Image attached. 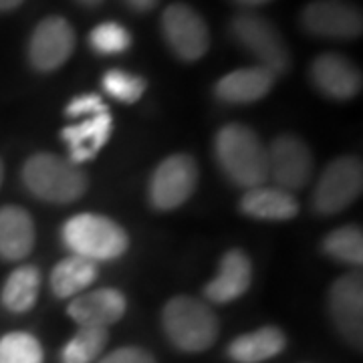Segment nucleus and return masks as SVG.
Segmentation results:
<instances>
[{"label": "nucleus", "instance_id": "obj_26", "mask_svg": "<svg viewBox=\"0 0 363 363\" xmlns=\"http://www.w3.org/2000/svg\"><path fill=\"white\" fill-rule=\"evenodd\" d=\"M89 45L99 55H119L131 47V35L117 23H101L91 30Z\"/></svg>", "mask_w": 363, "mask_h": 363}, {"label": "nucleus", "instance_id": "obj_10", "mask_svg": "<svg viewBox=\"0 0 363 363\" xmlns=\"http://www.w3.org/2000/svg\"><path fill=\"white\" fill-rule=\"evenodd\" d=\"M162 33L172 51L182 61H198L210 47L206 21L188 4H169L162 16Z\"/></svg>", "mask_w": 363, "mask_h": 363}, {"label": "nucleus", "instance_id": "obj_34", "mask_svg": "<svg viewBox=\"0 0 363 363\" xmlns=\"http://www.w3.org/2000/svg\"><path fill=\"white\" fill-rule=\"evenodd\" d=\"M2 178H4V168H2V162H0V186H2Z\"/></svg>", "mask_w": 363, "mask_h": 363}, {"label": "nucleus", "instance_id": "obj_27", "mask_svg": "<svg viewBox=\"0 0 363 363\" xmlns=\"http://www.w3.org/2000/svg\"><path fill=\"white\" fill-rule=\"evenodd\" d=\"M104 85L105 93L109 97H113L121 104H135L145 91V81L138 75H131L128 71H121V69H111L104 75Z\"/></svg>", "mask_w": 363, "mask_h": 363}, {"label": "nucleus", "instance_id": "obj_6", "mask_svg": "<svg viewBox=\"0 0 363 363\" xmlns=\"http://www.w3.org/2000/svg\"><path fill=\"white\" fill-rule=\"evenodd\" d=\"M363 188V166L357 157L333 160L315 186L313 208L317 214L333 216L351 206Z\"/></svg>", "mask_w": 363, "mask_h": 363}, {"label": "nucleus", "instance_id": "obj_18", "mask_svg": "<svg viewBox=\"0 0 363 363\" xmlns=\"http://www.w3.org/2000/svg\"><path fill=\"white\" fill-rule=\"evenodd\" d=\"M35 247V222L25 208H0V259L23 260Z\"/></svg>", "mask_w": 363, "mask_h": 363}, {"label": "nucleus", "instance_id": "obj_33", "mask_svg": "<svg viewBox=\"0 0 363 363\" xmlns=\"http://www.w3.org/2000/svg\"><path fill=\"white\" fill-rule=\"evenodd\" d=\"M77 2H81V4L87 6V9H95V6L104 4V0H77Z\"/></svg>", "mask_w": 363, "mask_h": 363}, {"label": "nucleus", "instance_id": "obj_31", "mask_svg": "<svg viewBox=\"0 0 363 363\" xmlns=\"http://www.w3.org/2000/svg\"><path fill=\"white\" fill-rule=\"evenodd\" d=\"M233 2L245 6V9H257V6H262V4H269L272 0H233Z\"/></svg>", "mask_w": 363, "mask_h": 363}, {"label": "nucleus", "instance_id": "obj_25", "mask_svg": "<svg viewBox=\"0 0 363 363\" xmlns=\"http://www.w3.org/2000/svg\"><path fill=\"white\" fill-rule=\"evenodd\" d=\"M0 363H43L39 339L25 331H14L0 339Z\"/></svg>", "mask_w": 363, "mask_h": 363}, {"label": "nucleus", "instance_id": "obj_23", "mask_svg": "<svg viewBox=\"0 0 363 363\" xmlns=\"http://www.w3.org/2000/svg\"><path fill=\"white\" fill-rule=\"evenodd\" d=\"M109 333L104 327H79L77 335L61 351V363L95 362L107 345Z\"/></svg>", "mask_w": 363, "mask_h": 363}, {"label": "nucleus", "instance_id": "obj_16", "mask_svg": "<svg viewBox=\"0 0 363 363\" xmlns=\"http://www.w3.org/2000/svg\"><path fill=\"white\" fill-rule=\"evenodd\" d=\"M274 85V75L267 71L264 67H247V69H236L233 73L224 75L216 83L214 93L216 97L230 105L255 104L269 95V91Z\"/></svg>", "mask_w": 363, "mask_h": 363}, {"label": "nucleus", "instance_id": "obj_17", "mask_svg": "<svg viewBox=\"0 0 363 363\" xmlns=\"http://www.w3.org/2000/svg\"><path fill=\"white\" fill-rule=\"evenodd\" d=\"M111 128H113V119L109 116V111H104L61 131L63 142L69 145L71 162L83 164L97 156L109 140Z\"/></svg>", "mask_w": 363, "mask_h": 363}, {"label": "nucleus", "instance_id": "obj_5", "mask_svg": "<svg viewBox=\"0 0 363 363\" xmlns=\"http://www.w3.org/2000/svg\"><path fill=\"white\" fill-rule=\"evenodd\" d=\"M230 35L242 49H247L259 61L260 67L271 71L274 77L283 75L291 65V55L285 39L267 16L252 11L234 14L230 21Z\"/></svg>", "mask_w": 363, "mask_h": 363}, {"label": "nucleus", "instance_id": "obj_12", "mask_svg": "<svg viewBox=\"0 0 363 363\" xmlns=\"http://www.w3.org/2000/svg\"><path fill=\"white\" fill-rule=\"evenodd\" d=\"M329 311L337 331L351 345L362 347L363 339V279L345 274L329 291Z\"/></svg>", "mask_w": 363, "mask_h": 363}, {"label": "nucleus", "instance_id": "obj_1", "mask_svg": "<svg viewBox=\"0 0 363 363\" xmlns=\"http://www.w3.org/2000/svg\"><path fill=\"white\" fill-rule=\"evenodd\" d=\"M214 156L226 178L240 188L250 190L267 182V147L247 125H224L214 138Z\"/></svg>", "mask_w": 363, "mask_h": 363}, {"label": "nucleus", "instance_id": "obj_21", "mask_svg": "<svg viewBox=\"0 0 363 363\" xmlns=\"http://www.w3.org/2000/svg\"><path fill=\"white\" fill-rule=\"evenodd\" d=\"M40 289V272L33 264H23L14 269L2 286L0 301L11 313L30 311L37 303Z\"/></svg>", "mask_w": 363, "mask_h": 363}, {"label": "nucleus", "instance_id": "obj_32", "mask_svg": "<svg viewBox=\"0 0 363 363\" xmlns=\"http://www.w3.org/2000/svg\"><path fill=\"white\" fill-rule=\"evenodd\" d=\"M25 0H0V13H6V11H14L16 6H21Z\"/></svg>", "mask_w": 363, "mask_h": 363}, {"label": "nucleus", "instance_id": "obj_8", "mask_svg": "<svg viewBox=\"0 0 363 363\" xmlns=\"http://www.w3.org/2000/svg\"><path fill=\"white\" fill-rule=\"evenodd\" d=\"M196 184H198V166L194 157H190L188 154L169 156L157 166L150 180V188H147L150 204L160 212L174 210L192 196Z\"/></svg>", "mask_w": 363, "mask_h": 363}, {"label": "nucleus", "instance_id": "obj_19", "mask_svg": "<svg viewBox=\"0 0 363 363\" xmlns=\"http://www.w3.org/2000/svg\"><path fill=\"white\" fill-rule=\"evenodd\" d=\"M240 210L257 220H291L298 214V202L281 188L259 186L245 192Z\"/></svg>", "mask_w": 363, "mask_h": 363}, {"label": "nucleus", "instance_id": "obj_13", "mask_svg": "<svg viewBox=\"0 0 363 363\" xmlns=\"http://www.w3.org/2000/svg\"><path fill=\"white\" fill-rule=\"evenodd\" d=\"M311 81L323 95L339 101L351 99L362 91V71L337 52H323L313 61Z\"/></svg>", "mask_w": 363, "mask_h": 363}, {"label": "nucleus", "instance_id": "obj_7", "mask_svg": "<svg viewBox=\"0 0 363 363\" xmlns=\"http://www.w3.org/2000/svg\"><path fill=\"white\" fill-rule=\"evenodd\" d=\"M311 172V150L297 135L283 133L267 147V180L274 182V188L293 194L307 186Z\"/></svg>", "mask_w": 363, "mask_h": 363}, {"label": "nucleus", "instance_id": "obj_2", "mask_svg": "<svg viewBox=\"0 0 363 363\" xmlns=\"http://www.w3.org/2000/svg\"><path fill=\"white\" fill-rule=\"evenodd\" d=\"M26 190L39 200L52 204L75 202L87 190L85 172L71 160L55 154H35L23 166Z\"/></svg>", "mask_w": 363, "mask_h": 363}, {"label": "nucleus", "instance_id": "obj_11", "mask_svg": "<svg viewBox=\"0 0 363 363\" xmlns=\"http://www.w3.org/2000/svg\"><path fill=\"white\" fill-rule=\"evenodd\" d=\"M75 30L63 16H47L28 40V61L40 73L57 71L75 51Z\"/></svg>", "mask_w": 363, "mask_h": 363}, {"label": "nucleus", "instance_id": "obj_20", "mask_svg": "<svg viewBox=\"0 0 363 363\" xmlns=\"http://www.w3.org/2000/svg\"><path fill=\"white\" fill-rule=\"evenodd\" d=\"M285 347L286 337L279 327H260L234 339L228 345V357L234 363H260L277 357Z\"/></svg>", "mask_w": 363, "mask_h": 363}, {"label": "nucleus", "instance_id": "obj_14", "mask_svg": "<svg viewBox=\"0 0 363 363\" xmlns=\"http://www.w3.org/2000/svg\"><path fill=\"white\" fill-rule=\"evenodd\" d=\"M128 309V301L117 289H97L83 293L71 301L69 317L77 321L79 327H104L117 323Z\"/></svg>", "mask_w": 363, "mask_h": 363}, {"label": "nucleus", "instance_id": "obj_9", "mask_svg": "<svg viewBox=\"0 0 363 363\" xmlns=\"http://www.w3.org/2000/svg\"><path fill=\"white\" fill-rule=\"evenodd\" d=\"M301 26L323 39H357L363 30L362 11L347 0H313L301 13Z\"/></svg>", "mask_w": 363, "mask_h": 363}, {"label": "nucleus", "instance_id": "obj_24", "mask_svg": "<svg viewBox=\"0 0 363 363\" xmlns=\"http://www.w3.org/2000/svg\"><path fill=\"white\" fill-rule=\"evenodd\" d=\"M323 252L333 260L359 267L363 262V233L359 226H343L329 233L323 240Z\"/></svg>", "mask_w": 363, "mask_h": 363}, {"label": "nucleus", "instance_id": "obj_15", "mask_svg": "<svg viewBox=\"0 0 363 363\" xmlns=\"http://www.w3.org/2000/svg\"><path fill=\"white\" fill-rule=\"evenodd\" d=\"M252 283V262L240 248L228 250L220 260L218 274L210 281L204 289L212 303H233L238 297H242Z\"/></svg>", "mask_w": 363, "mask_h": 363}, {"label": "nucleus", "instance_id": "obj_30", "mask_svg": "<svg viewBox=\"0 0 363 363\" xmlns=\"http://www.w3.org/2000/svg\"><path fill=\"white\" fill-rule=\"evenodd\" d=\"M157 2H160V0H125V4L131 6L133 11H138V13H147V11H152Z\"/></svg>", "mask_w": 363, "mask_h": 363}, {"label": "nucleus", "instance_id": "obj_29", "mask_svg": "<svg viewBox=\"0 0 363 363\" xmlns=\"http://www.w3.org/2000/svg\"><path fill=\"white\" fill-rule=\"evenodd\" d=\"M99 363H156V357L142 347H119Z\"/></svg>", "mask_w": 363, "mask_h": 363}, {"label": "nucleus", "instance_id": "obj_28", "mask_svg": "<svg viewBox=\"0 0 363 363\" xmlns=\"http://www.w3.org/2000/svg\"><path fill=\"white\" fill-rule=\"evenodd\" d=\"M67 116L71 117H81V116H97V113H104L107 111V105L105 101L95 95V93H87V95H79L75 99H71V104L67 105Z\"/></svg>", "mask_w": 363, "mask_h": 363}, {"label": "nucleus", "instance_id": "obj_22", "mask_svg": "<svg viewBox=\"0 0 363 363\" xmlns=\"http://www.w3.org/2000/svg\"><path fill=\"white\" fill-rule=\"evenodd\" d=\"M97 279V262L71 255L63 259L51 272V289L59 298L79 295Z\"/></svg>", "mask_w": 363, "mask_h": 363}, {"label": "nucleus", "instance_id": "obj_4", "mask_svg": "<svg viewBox=\"0 0 363 363\" xmlns=\"http://www.w3.org/2000/svg\"><path fill=\"white\" fill-rule=\"evenodd\" d=\"M61 236L73 255L93 262L119 259L130 247L128 234L117 222L91 212L69 218L63 224Z\"/></svg>", "mask_w": 363, "mask_h": 363}, {"label": "nucleus", "instance_id": "obj_3", "mask_svg": "<svg viewBox=\"0 0 363 363\" xmlns=\"http://www.w3.org/2000/svg\"><path fill=\"white\" fill-rule=\"evenodd\" d=\"M162 325L169 341L186 353L212 347L220 331L214 311L202 301L188 295L169 298L162 313Z\"/></svg>", "mask_w": 363, "mask_h": 363}]
</instances>
